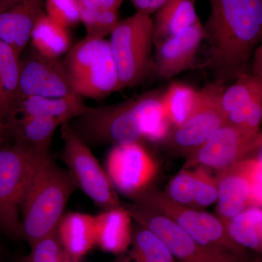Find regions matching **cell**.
<instances>
[{
  "mask_svg": "<svg viewBox=\"0 0 262 262\" xmlns=\"http://www.w3.org/2000/svg\"><path fill=\"white\" fill-rule=\"evenodd\" d=\"M203 25L209 44L207 66L215 82L228 85L251 73L262 37V0H213Z\"/></svg>",
  "mask_w": 262,
  "mask_h": 262,
  "instance_id": "obj_1",
  "label": "cell"
},
{
  "mask_svg": "<svg viewBox=\"0 0 262 262\" xmlns=\"http://www.w3.org/2000/svg\"><path fill=\"white\" fill-rule=\"evenodd\" d=\"M163 90H153L116 104L88 107L69 122L88 145L141 143L161 122L160 100Z\"/></svg>",
  "mask_w": 262,
  "mask_h": 262,
  "instance_id": "obj_2",
  "label": "cell"
},
{
  "mask_svg": "<svg viewBox=\"0 0 262 262\" xmlns=\"http://www.w3.org/2000/svg\"><path fill=\"white\" fill-rule=\"evenodd\" d=\"M77 189L67 169L51 155L38 165L20 207L21 241L32 246L54 232Z\"/></svg>",
  "mask_w": 262,
  "mask_h": 262,
  "instance_id": "obj_3",
  "label": "cell"
},
{
  "mask_svg": "<svg viewBox=\"0 0 262 262\" xmlns=\"http://www.w3.org/2000/svg\"><path fill=\"white\" fill-rule=\"evenodd\" d=\"M42 155L17 143L0 146V232L21 241L20 207Z\"/></svg>",
  "mask_w": 262,
  "mask_h": 262,
  "instance_id": "obj_4",
  "label": "cell"
},
{
  "mask_svg": "<svg viewBox=\"0 0 262 262\" xmlns=\"http://www.w3.org/2000/svg\"><path fill=\"white\" fill-rule=\"evenodd\" d=\"M152 19L136 12L120 20L110 35V51L120 81V90L134 88L153 72Z\"/></svg>",
  "mask_w": 262,
  "mask_h": 262,
  "instance_id": "obj_5",
  "label": "cell"
},
{
  "mask_svg": "<svg viewBox=\"0 0 262 262\" xmlns=\"http://www.w3.org/2000/svg\"><path fill=\"white\" fill-rule=\"evenodd\" d=\"M130 200L161 212L205 247L219 252L234 254L253 253L232 241L218 216L175 203L158 188L148 186Z\"/></svg>",
  "mask_w": 262,
  "mask_h": 262,
  "instance_id": "obj_6",
  "label": "cell"
},
{
  "mask_svg": "<svg viewBox=\"0 0 262 262\" xmlns=\"http://www.w3.org/2000/svg\"><path fill=\"white\" fill-rule=\"evenodd\" d=\"M60 127L63 141L62 160L76 188L103 211L121 206L111 179L87 143L72 130L68 122Z\"/></svg>",
  "mask_w": 262,
  "mask_h": 262,
  "instance_id": "obj_7",
  "label": "cell"
},
{
  "mask_svg": "<svg viewBox=\"0 0 262 262\" xmlns=\"http://www.w3.org/2000/svg\"><path fill=\"white\" fill-rule=\"evenodd\" d=\"M133 221L156 234L177 262H246L256 256L222 253L198 244L173 221L147 205L138 202L122 205Z\"/></svg>",
  "mask_w": 262,
  "mask_h": 262,
  "instance_id": "obj_8",
  "label": "cell"
},
{
  "mask_svg": "<svg viewBox=\"0 0 262 262\" xmlns=\"http://www.w3.org/2000/svg\"><path fill=\"white\" fill-rule=\"evenodd\" d=\"M226 86L213 82L199 91L192 112L163 141L164 146L171 154L185 158L225 123L219 106V99Z\"/></svg>",
  "mask_w": 262,
  "mask_h": 262,
  "instance_id": "obj_9",
  "label": "cell"
},
{
  "mask_svg": "<svg viewBox=\"0 0 262 262\" xmlns=\"http://www.w3.org/2000/svg\"><path fill=\"white\" fill-rule=\"evenodd\" d=\"M261 132L251 136L224 124L199 147L185 157L183 169L202 167L220 170L261 151Z\"/></svg>",
  "mask_w": 262,
  "mask_h": 262,
  "instance_id": "obj_10",
  "label": "cell"
},
{
  "mask_svg": "<svg viewBox=\"0 0 262 262\" xmlns=\"http://www.w3.org/2000/svg\"><path fill=\"white\" fill-rule=\"evenodd\" d=\"M74 94L63 60L42 56L33 48L20 58L18 96L63 98Z\"/></svg>",
  "mask_w": 262,
  "mask_h": 262,
  "instance_id": "obj_11",
  "label": "cell"
},
{
  "mask_svg": "<svg viewBox=\"0 0 262 262\" xmlns=\"http://www.w3.org/2000/svg\"><path fill=\"white\" fill-rule=\"evenodd\" d=\"M158 165L141 143L114 146L106 159V173L116 190L131 198L149 186Z\"/></svg>",
  "mask_w": 262,
  "mask_h": 262,
  "instance_id": "obj_12",
  "label": "cell"
},
{
  "mask_svg": "<svg viewBox=\"0 0 262 262\" xmlns=\"http://www.w3.org/2000/svg\"><path fill=\"white\" fill-rule=\"evenodd\" d=\"M206 39L201 20L170 38L155 45L153 72L160 78L170 80L194 67L196 55Z\"/></svg>",
  "mask_w": 262,
  "mask_h": 262,
  "instance_id": "obj_13",
  "label": "cell"
},
{
  "mask_svg": "<svg viewBox=\"0 0 262 262\" xmlns=\"http://www.w3.org/2000/svg\"><path fill=\"white\" fill-rule=\"evenodd\" d=\"M256 156L218 171L216 213L222 223L251 207V170Z\"/></svg>",
  "mask_w": 262,
  "mask_h": 262,
  "instance_id": "obj_14",
  "label": "cell"
},
{
  "mask_svg": "<svg viewBox=\"0 0 262 262\" xmlns=\"http://www.w3.org/2000/svg\"><path fill=\"white\" fill-rule=\"evenodd\" d=\"M88 107L77 94L63 98L18 96L10 108L5 124L28 117H42L55 119L63 125L84 113Z\"/></svg>",
  "mask_w": 262,
  "mask_h": 262,
  "instance_id": "obj_15",
  "label": "cell"
},
{
  "mask_svg": "<svg viewBox=\"0 0 262 262\" xmlns=\"http://www.w3.org/2000/svg\"><path fill=\"white\" fill-rule=\"evenodd\" d=\"M208 169L196 167L194 170L182 169L167 185L165 192L171 201L179 204L201 210L217 201L216 180Z\"/></svg>",
  "mask_w": 262,
  "mask_h": 262,
  "instance_id": "obj_16",
  "label": "cell"
},
{
  "mask_svg": "<svg viewBox=\"0 0 262 262\" xmlns=\"http://www.w3.org/2000/svg\"><path fill=\"white\" fill-rule=\"evenodd\" d=\"M45 0H22L0 12V41L21 54L31 39L34 24L44 10Z\"/></svg>",
  "mask_w": 262,
  "mask_h": 262,
  "instance_id": "obj_17",
  "label": "cell"
},
{
  "mask_svg": "<svg viewBox=\"0 0 262 262\" xmlns=\"http://www.w3.org/2000/svg\"><path fill=\"white\" fill-rule=\"evenodd\" d=\"M132 221L122 205L96 215V246L117 256L124 254L130 247Z\"/></svg>",
  "mask_w": 262,
  "mask_h": 262,
  "instance_id": "obj_18",
  "label": "cell"
},
{
  "mask_svg": "<svg viewBox=\"0 0 262 262\" xmlns=\"http://www.w3.org/2000/svg\"><path fill=\"white\" fill-rule=\"evenodd\" d=\"M57 235L62 246L79 261L96 246L95 216L80 213H65L58 222Z\"/></svg>",
  "mask_w": 262,
  "mask_h": 262,
  "instance_id": "obj_19",
  "label": "cell"
},
{
  "mask_svg": "<svg viewBox=\"0 0 262 262\" xmlns=\"http://www.w3.org/2000/svg\"><path fill=\"white\" fill-rule=\"evenodd\" d=\"M61 122L52 118L28 117L7 122L8 141L21 144L42 155H50L53 136Z\"/></svg>",
  "mask_w": 262,
  "mask_h": 262,
  "instance_id": "obj_20",
  "label": "cell"
},
{
  "mask_svg": "<svg viewBox=\"0 0 262 262\" xmlns=\"http://www.w3.org/2000/svg\"><path fill=\"white\" fill-rule=\"evenodd\" d=\"M155 13L152 20L154 46L175 37L200 20L195 0H170Z\"/></svg>",
  "mask_w": 262,
  "mask_h": 262,
  "instance_id": "obj_21",
  "label": "cell"
},
{
  "mask_svg": "<svg viewBox=\"0 0 262 262\" xmlns=\"http://www.w3.org/2000/svg\"><path fill=\"white\" fill-rule=\"evenodd\" d=\"M75 94L99 100L120 90V81L113 56L108 57L72 80Z\"/></svg>",
  "mask_w": 262,
  "mask_h": 262,
  "instance_id": "obj_22",
  "label": "cell"
},
{
  "mask_svg": "<svg viewBox=\"0 0 262 262\" xmlns=\"http://www.w3.org/2000/svg\"><path fill=\"white\" fill-rule=\"evenodd\" d=\"M223 224L233 242L256 254H261V208L248 207Z\"/></svg>",
  "mask_w": 262,
  "mask_h": 262,
  "instance_id": "obj_23",
  "label": "cell"
},
{
  "mask_svg": "<svg viewBox=\"0 0 262 262\" xmlns=\"http://www.w3.org/2000/svg\"><path fill=\"white\" fill-rule=\"evenodd\" d=\"M30 39L32 48L48 58H60L70 49L68 29L56 23L45 11L36 20Z\"/></svg>",
  "mask_w": 262,
  "mask_h": 262,
  "instance_id": "obj_24",
  "label": "cell"
},
{
  "mask_svg": "<svg viewBox=\"0 0 262 262\" xmlns=\"http://www.w3.org/2000/svg\"><path fill=\"white\" fill-rule=\"evenodd\" d=\"M199 91L189 84L172 82L163 90L160 104L162 116L171 125L179 126L192 112L199 96Z\"/></svg>",
  "mask_w": 262,
  "mask_h": 262,
  "instance_id": "obj_25",
  "label": "cell"
},
{
  "mask_svg": "<svg viewBox=\"0 0 262 262\" xmlns=\"http://www.w3.org/2000/svg\"><path fill=\"white\" fill-rule=\"evenodd\" d=\"M0 41V117L4 122L18 96L20 57Z\"/></svg>",
  "mask_w": 262,
  "mask_h": 262,
  "instance_id": "obj_26",
  "label": "cell"
},
{
  "mask_svg": "<svg viewBox=\"0 0 262 262\" xmlns=\"http://www.w3.org/2000/svg\"><path fill=\"white\" fill-rule=\"evenodd\" d=\"M111 56L108 41L86 36L70 48L63 61L72 81Z\"/></svg>",
  "mask_w": 262,
  "mask_h": 262,
  "instance_id": "obj_27",
  "label": "cell"
},
{
  "mask_svg": "<svg viewBox=\"0 0 262 262\" xmlns=\"http://www.w3.org/2000/svg\"><path fill=\"white\" fill-rule=\"evenodd\" d=\"M131 262H177L163 241L149 229L136 223L132 225Z\"/></svg>",
  "mask_w": 262,
  "mask_h": 262,
  "instance_id": "obj_28",
  "label": "cell"
},
{
  "mask_svg": "<svg viewBox=\"0 0 262 262\" xmlns=\"http://www.w3.org/2000/svg\"><path fill=\"white\" fill-rule=\"evenodd\" d=\"M262 96V80L253 74H245L227 85L219 99V106L224 118L253 98Z\"/></svg>",
  "mask_w": 262,
  "mask_h": 262,
  "instance_id": "obj_29",
  "label": "cell"
},
{
  "mask_svg": "<svg viewBox=\"0 0 262 262\" xmlns=\"http://www.w3.org/2000/svg\"><path fill=\"white\" fill-rule=\"evenodd\" d=\"M262 119V96H258L227 114L226 124L232 125L248 136H254L261 132L259 127Z\"/></svg>",
  "mask_w": 262,
  "mask_h": 262,
  "instance_id": "obj_30",
  "label": "cell"
},
{
  "mask_svg": "<svg viewBox=\"0 0 262 262\" xmlns=\"http://www.w3.org/2000/svg\"><path fill=\"white\" fill-rule=\"evenodd\" d=\"M29 254L18 262H82L75 259L62 246L56 229L31 246Z\"/></svg>",
  "mask_w": 262,
  "mask_h": 262,
  "instance_id": "obj_31",
  "label": "cell"
},
{
  "mask_svg": "<svg viewBox=\"0 0 262 262\" xmlns=\"http://www.w3.org/2000/svg\"><path fill=\"white\" fill-rule=\"evenodd\" d=\"M80 21L85 27L87 37L104 39L120 21L119 10L96 11L81 8Z\"/></svg>",
  "mask_w": 262,
  "mask_h": 262,
  "instance_id": "obj_32",
  "label": "cell"
},
{
  "mask_svg": "<svg viewBox=\"0 0 262 262\" xmlns=\"http://www.w3.org/2000/svg\"><path fill=\"white\" fill-rule=\"evenodd\" d=\"M44 7L45 13L65 28L80 22V0H45Z\"/></svg>",
  "mask_w": 262,
  "mask_h": 262,
  "instance_id": "obj_33",
  "label": "cell"
},
{
  "mask_svg": "<svg viewBox=\"0 0 262 262\" xmlns=\"http://www.w3.org/2000/svg\"><path fill=\"white\" fill-rule=\"evenodd\" d=\"M251 206H262V158L261 152L253 158L251 170Z\"/></svg>",
  "mask_w": 262,
  "mask_h": 262,
  "instance_id": "obj_34",
  "label": "cell"
},
{
  "mask_svg": "<svg viewBox=\"0 0 262 262\" xmlns=\"http://www.w3.org/2000/svg\"><path fill=\"white\" fill-rule=\"evenodd\" d=\"M81 8L96 11L119 10L122 0H80Z\"/></svg>",
  "mask_w": 262,
  "mask_h": 262,
  "instance_id": "obj_35",
  "label": "cell"
},
{
  "mask_svg": "<svg viewBox=\"0 0 262 262\" xmlns=\"http://www.w3.org/2000/svg\"><path fill=\"white\" fill-rule=\"evenodd\" d=\"M170 0H131L136 12L150 15L156 13Z\"/></svg>",
  "mask_w": 262,
  "mask_h": 262,
  "instance_id": "obj_36",
  "label": "cell"
},
{
  "mask_svg": "<svg viewBox=\"0 0 262 262\" xmlns=\"http://www.w3.org/2000/svg\"><path fill=\"white\" fill-rule=\"evenodd\" d=\"M261 46H258L253 54L251 61V73L262 80Z\"/></svg>",
  "mask_w": 262,
  "mask_h": 262,
  "instance_id": "obj_37",
  "label": "cell"
},
{
  "mask_svg": "<svg viewBox=\"0 0 262 262\" xmlns=\"http://www.w3.org/2000/svg\"><path fill=\"white\" fill-rule=\"evenodd\" d=\"M22 0H0V12L10 9Z\"/></svg>",
  "mask_w": 262,
  "mask_h": 262,
  "instance_id": "obj_38",
  "label": "cell"
},
{
  "mask_svg": "<svg viewBox=\"0 0 262 262\" xmlns=\"http://www.w3.org/2000/svg\"><path fill=\"white\" fill-rule=\"evenodd\" d=\"M8 144L5 123L3 120H2L1 117H0V146L5 145V144Z\"/></svg>",
  "mask_w": 262,
  "mask_h": 262,
  "instance_id": "obj_39",
  "label": "cell"
},
{
  "mask_svg": "<svg viewBox=\"0 0 262 262\" xmlns=\"http://www.w3.org/2000/svg\"><path fill=\"white\" fill-rule=\"evenodd\" d=\"M129 257L124 253V254L119 255L115 260L110 262H128Z\"/></svg>",
  "mask_w": 262,
  "mask_h": 262,
  "instance_id": "obj_40",
  "label": "cell"
},
{
  "mask_svg": "<svg viewBox=\"0 0 262 262\" xmlns=\"http://www.w3.org/2000/svg\"><path fill=\"white\" fill-rule=\"evenodd\" d=\"M246 262H262L261 256V255H256L254 257Z\"/></svg>",
  "mask_w": 262,
  "mask_h": 262,
  "instance_id": "obj_41",
  "label": "cell"
},
{
  "mask_svg": "<svg viewBox=\"0 0 262 262\" xmlns=\"http://www.w3.org/2000/svg\"><path fill=\"white\" fill-rule=\"evenodd\" d=\"M0 262H6L5 259L4 255H3V251L2 248H0Z\"/></svg>",
  "mask_w": 262,
  "mask_h": 262,
  "instance_id": "obj_42",
  "label": "cell"
},
{
  "mask_svg": "<svg viewBox=\"0 0 262 262\" xmlns=\"http://www.w3.org/2000/svg\"><path fill=\"white\" fill-rule=\"evenodd\" d=\"M128 262H131V261L130 260V258H129V261Z\"/></svg>",
  "mask_w": 262,
  "mask_h": 262,
  "instance_id": "obj_43",
  "label": "cell"
},
{
  "mask_svg": "<svg viewBox=\"0 0 262 262\" xmlns=\"http://www.w3.org/2000/svg\"><path fill=\"white\" fill-rule=\"evenodd\" d=\"M212 1H213V0H210V2H211V3Z\"/></svg>",
  "mask_w": 262,
  "mask_h": 262,
  "instance_id": "obj_44",
  "label": "cell"
}]
</instances>
